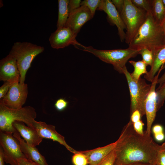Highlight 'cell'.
I'll use <instances>...</instances> for the list:
<instances>
[{"label": "cell", "mask_w": 165, "mask_h": 165, "mask_svg": "<svg viewBox=\"0 0 165 165\" xmlns=\"http://www.w3.org/2000/svg\"><path fill=\"white\" fill-rule=\"evenodd\" d=\"M115 163L128 165L137 163H156L159 145L152 138L137 133L130 120L124 127L116 141Z\"/></svg>", "instance_id": "cell-1"}, {"label": "cell", "mask_w": 165, "mask_h": 165, "mask_svg": "<svg viewBox=\"0 0 165 165\" xmlns=\"http://www.w3.org/2000/svg\"><path fill=\"white\" fill-rule=\"evenodd\" d=\"M128 44L129 47L140 50L146 48L154 52L165 45L164 33L160 24L154 19L151 12Z\"/></svg>", "instance_id": "cell-2"}, {"label": "cell", "mask_w": 165, "mask_h": 165, "mask_svg": "<svg viewBox=\"0 0 165 165\" xmlns=\"http://www.w3.org/2000/svg\"><path fill=\"white\" fill-rule=\"evenodd\" d=\"M36 115L35 108L31 106L12 109L6 106L0 101V130L12 134L17 132L12 125L15 121L22 122L28 127L35 129L33 123Z\"/></svg>", "instance_id": "cell-3"}, {"label": "cell", "mask_w": 165, "mask_h": 165, "mask_svg": "<svg viewBox=\"0 0 165 165\" xmlns=\"http://www.w3.org/2000/svg\"><path fill=\"white\" fill-rule=\"evenodd\" d=\"M44 50L43 46L28 42L14 43L9 53L16 60L20 75V83H24L26 75L35 57Z\"/></svg>", "instance_id": "cell-4"}, {"label": "cell", "mask_w": 165, "mask_h": 165, "mask_svg": "<svg viewBox=\"0 0 165 165\" xmlns=\"http://www.w3.org/2000/svg\"><path fill=\"white\" fill-rule=\"evenodd\" d=\"M82 48V50L92 53L105 63L112 64L114 69L120 73H123V70L128 61L136 57L140 50L129 47L125 49L107 50L96 49L90 46H84Z\"/></svg>", "instance_id": "cell-5"}, {"label": "cell", "mask_w": 165, "mask_h": 165, "mask_svg": "<svg viewBox=\"0 0 165 165\" xmlns=\"http://www.w3.org/2000/svg\"><path fill=\"white\" fill-rule=\"evenodd\" d=\"M147 13L144 10L135 6L131 0H124L120 15L126 27L125 41L128 45L145 22Z\"/></svg>", "instance_id": "cell-6"}, {"label": "cell", "mask_w": 165, "mask_h": 165, "mask_svg": "<svg viewBox=\"0 0 165 165\" xmlns=\"http://www.w3.org/2000/svg\"><path fill=\"white\" fill-rule=\"evenodd\" d=\"M126 78L130 97V114L136 110H138L141 116L145 115V101L150 90L151 85L141 77L136 81L131 77L126 67L123 70Z\"/></svg>", "instance_id": "cell-7"}, {"label": "cell", "mask_w": 165, "mask_h": 165, "mask_svg": "<svg viewBox=\"0 0 165 165\" xmlns=\"http://www.w3.org/2000/svg\"><path fill=\"white\" fill-rule=\"evenodd\" d=\"M12 134L0 130V145L3 151L5 162L17 165L18 160L27 158L21 150L18 141Z\"/></svg>", "instance_id": "cell-8"}, {"label": "cell", "mask_w": 165, "mask_h": 165, "mask_svg": "<svg viewBox=\"0 0 165 165\" xmlns=\"http://www.w3.org/2000/svg\"><path fill=\"white\" fill-rule=\"evenodd\" d=\"M28 94L27 84L16 82L12 84L8 92L0 101L9 108H20L25 103Z\"/></svg>", "instance_id": "cell-9"}, {"label": "cell", "mask_w": 165, "mask_h": 165, "mask_svg": "<svg viewBox=\"0 0 165 165\" xmlns=\"http://www.w3.org/2000/svg\"><path fill=\"white\" fill-rule=\"evenodd\" d=\"M164 67V65L161 67L151 82L150 90L145 101V108L147 123L146 130L144 132L149 136H150L152 125L158 111L156 86L160 74Z\"/></svg>", "instance_id": "cell-10"}, {"label": "cell", "mask_w": 165, "mask_h": 165, "mask_svg": "<svg viewBox=\"0 0 165 165\" xmlns=\"http://www.w3.org/2000/svg\"><path fill=\"white\" fill-rule=\"evenodd\" d=\"M76 37L71 29L65 26L57 28L51 34L49 41L51 47L54 49L64 48L71 45L76 47L77 46L83 47L84 46L76 40Z\"/></svg>", "instance_id": "cell-11"}, {"label": "cell", "mask_w": 165, "mask_h": 165, "mask_svg": "<svg viewBox=\"0 0 165 165\" xmlns=\"http://www.w3.org/2000/svg\"><path fill=\"white\" fill-rule=\"evenodd\" d=\"M97 9L104 11L106 13L110 22L116 26L121 41L123 42L125 40V33L124 30L126 29V26L119 13L112 3L111 0H101L100 3Z\"/></svg>", "instance_id": "cell-12"}, {"label": "cell", "mask_w": 165, "mask_h": 165, "mask_svg": "<svg viewBox=\"0 0 165 165\" xmlns=\"http://www.w3.org/2000/svg\"><path fill=\"white\" fill-rule=\"evenodd\" d=\"M20 75L16 60L10 54L0 62V80L13 83L19 82Z\"/></svg>", "instance_id": "cell-13"}, {"label": "cell", "mask_w": 165, "mask_h": 165, "mask_svg": "<svg viewBox=\"0 0 165 165\" xmlns=\"http://www.w3.org/2000/svg\"><path fill=\"white\" fill-rule=\"evenodd\" d=\"M93 17L88 8L82 5L69 13L65 26L69 27L77 36L83 25Z\"/></svg>", "instance_id": "cell-14"}, {"label": "cell", "mask_w": 165, "mask_h": 165, "mask_svg": "<svg viewBox=\"0 0 165 165\" xmlns=\"http://www.w3.org/2000/svg\"><path fill=\"white\" fill-rule=\"evenodd\" d=\"M33 126L39 135L43 138L51 139L59 142L74 154L78 152L66 143L64 137L57 131L54 126L47 124L44 122L35 121Z\"/></svg>", "instance_id": "cell-15"}, {"label": "cell", "mask_w": 165, "mask_h": 165, "mask_svg": "<svg viewBox=\"0 0 165 165\" xmlns=\"http://www.w3.org/2000/svg\"><path fill=\"white\" fill-rule=\"evenodd\" d=\"M12 125L30 146L35 147L42 141L43 138L39 135L35 129L26 126L24 123L15 121Z\"/></svg>", "instance_id": "cell-16"}, {"label": "cell", "mask_w": 165, "mask_h": 165, "mask_svg": "<svg viewBox=\"0 0 165 165\" xmlns=\"http://www.w3.org/2000/svg\"><path fill=\"white\" fill-rule=\"evenodd\" d=\"M13 135L18 141L21 150L27 159L39 165H49L45 157L40 153L35 147L29 145L24 139L21 138L18 132L14 133Z\"/></svg>", "instance_id": "cell-17"}, {"label": "cell", "mask_w": 165, "mask_h": 165, "mask_svg": "<svg viewBox=\"0 0 165 165\" xmlns=\"http://www.w3.org/2000/svg\"><path fill=\"white\" fill-rule=\"evenodd\" d=\"M116 141L105 146L80 151L86 157L89 165H97L115 148Z\"/></svg>", "instance_id": "cell-18"}, {"label": "cell", "mask_w": 165, "mask_h": 165, "mask_svg": "<svg viewBox=\"0 0 165 165\" xmlns=\"http://www.w3.org/2000/svg\"><path fill=\"white\" fill-rule=\"evenodd\" d=\"M153 62L150 69L147 74L144 75L145 78L151 82L152 81L156 74L161 67L165 64V45L153 52Z\"/></svg>", "instance_id": "cell-19"}, {"label": "cell", "mask_w": 165, "mask_h": 165, "mask_svg": "<svg viewBox=\"0 0 165 165\" xmlns=\"http://www.w3.org/2000/svg\"><path fill=\"white\" fill-rule=\"evenodd\" d=\"M69 0H58V12L57 28L65 26L69 15Z\"/></svg>", "instance_id": "cell-20"}, {"label": "cell", "mask_w": 165, "mask_h": 165, "mask_svg": "<svg viewBox=\"0 0 165 165\" xmlns=\"http://www.w3.org/2000/svg\"><path fill=\"white\" fill-rule=\"evenodd\" d=\"M151 12L155 21L160 25L165 17V9L162 0H152Z\"/></svg>", "instance_id": "cell-21"}, {"label": "cell", "mask_w": 165, "mask_h": 165, "mask_svg": "<svg viewBox=\"0 0 165 165\" xmlns=\"http://www.w3.org/2000/svg\"><path fill=\"white\" fill-rule=\"evenodd\" d=\"M129 62L134 68V70L132 73H130V75L135 81H138L142 74H147L148 72L146 67L147 65L142 60L137 61H130Z\"/></svg>", "instance_id": "cell-22"}, {"label": "cell", "mask_w": 165, "mask_h": 165, "mask_svg": "<svg viewBox=\"0 0 165 165\" xmlns=\"http://www.w3.org/2000/svg\"><path fill=\"white\" fill-rule=\"evenodd\" d=\"M158 110L163 105L165 100V80L156 90Z\"/></svg>", "instance_id": "cell-23"}, {"label": "cell", "mask_w": 165, "mask_h": 165, "mask_svg": "<svg viewBox=\"0 0 165 165\" xmlns=\"http://www.w3.org/2000/svg\"><path fill=\"white\" fill-rule=\"evenodd\" d=\"M139 54H140L143 61L147 65L152 66L153 54V52L146 48H143L140 50Z\"/></svg>", "instance_id": "cell-24"}, {"label": "cell", "mask_w": 165, "mask_h": 165, "mask_svg": "<svg viewBox=\"0 0 165 165\" xmlns=\"http://www.w3.org/2000/svg\"><path fill=\"white\" fill-rule=\"evenodd\" d=\"M133 4L137 7L147 12H151L152 0H131Z\"/></svg>", "instance_id": "cell-25"}, {"label": "cell", "mask_w": 165, "mask_h": 165, "mask_svg": "<svg viewBox=\"0 0 165 165\" xmlns=\"http://www.w3.org/2000/svg\"><path fill=\"white\" fill-rule=\"evenodd\" d=\"M72 161L74 165H87L88 164L86 157L80 151L74 154Z\"/></svg>", "instance_id": "cell-26"}, {"label": "cell", "mask_w": 165, "mask_h": 165, "mask_svg": "<svg viewBox=\"0 0 165 165\" xmlns=\"http://www.w3.org/2000/svg\"><path fill=\"white\" fill-rule=\"evenodd\" d=\"M100 2L101 0H85L82 1L81 5H84L87 7L93 17Z\"/></svg>", "instance_id": "cell-27"}, {"label": "cell", "mask_w": 165, "mask_h": 165, "mask_svg": "<svg viewBox=\"0 0 165 165\" xmlns=\"http://www.w3.org/2000/svg\"><path fill=\"white\" fill-rule=\"evenodd\" d=\"M156 164V165H165V142L160 145L157 154Z\"/></svg>", "instance_id": "cell-28"}, {"label": "cell", "mask_w": 165, "mask_h": 165, "mask_svg": "<svg viewBox=\"0 0 165 165\" xmlns=\"http://www.w3.org/2000/svg\"><path fill=\"white\" fill-rule=\"evenodd\" d=\"M116 157V153L114 149L97 165H114Z\"/></svg>", "instance_id": "cell-29"}, {"label": "cell", "mask_w": 165, "mask_h": 165, "mask_svg": "<svg viewBox=\"0 0 165 165\" xmlns=\"http://www.w3.org/2000/svg\"><path fill=\"white\" fill-rule=\"evenodd\" d=\"M68 103V102L64 99L60 98L56 101L54 104V106L57 111H62L67 107Z\"/></svg>", "instance_id": "cell-30"}, {"label": "cell", "mask_w": 165, "mask_h": 165, "mask_svg": "<svg viewBox=\"0 0 165 165\" xmlns=\"http://www.w3.org/2000/svg\"><path fill=\"white\" fill-rule=\"evenodd\" d=\"M14 83L9 81L5 82L0 87V100H2L8 92L9 88Z\"/></svg>", "instance_id": "cell-31"}, {"label": "cell", "mask_w": 165, "mask_h": 165, "mask_svg": "<svg viewBox=\"0 0 165 165\" xmlns=\"http://www.w3.org/2000/svg\"><path fill=\"white\" fill-rule=\"evenodd\" d=\"M82 1L80 0H70L68 4L69 13L77 9L81 6Z\"/></svg>", "instance_id": "cell-32"}, {"label": "cell", "mask_w": 165, "mask_h": 165, "mask_svg": "<svg viewBox=\"0 0 165 165\" xmlns=\"http://www.w3.org/2000/svg\"><path fill=\"white\" fill-rule=\"evenodd\" d=\"M144 124L141 120L133 123V127L134 130L138 134L143 135L144 134L143 131V126Z\"/></svg>", "instance_id": "cell-33"}, {"label": "cell", "mask_w": 165, "mask_h": 165, "mask_svg": "<svg viewBox=\"0 0 165 165\" xmlns=\"http://www.w3.org/2000/svg\"><path fill=\"white\" fill-rule=\"evenodd\" d=\"M111 1L120 14L123 7L124 0H112Z\"/></svg>", "instance_id": "cell-34"}, {"label": "cell", "mask_w": 165, "mask_h": 165, "mask_svg": "<svg viewBox=\"0 0 165 165\" xmlns=\"http://www.w3.org/2000/svg\"><path fill=\"white\" fill-rule=\"evenodd\" d=\"M17 165H39L35 162L27 158H22L17 160Z\"/></svg>", "instance_id": "cell-35"}, {"label": "cell", "mask_w": 165, "mask_h": 165, "mask_svg": "<svg viewBox=\"0 0 165 165\" xmlns=\"http://www.w3.org/2000/svg\"><path fill=\"white\" fill-rule=\"evenodd\" d=\"M130 120L132 123H136L140 120L141 117L139 111L138 110H136L133 112L131 114Z\"/></svg>", "instance_id": "cell-36"}, {"label": "cell", "mask_w": 165, "mask_h": 165, "mask_svg": "<svg viewBox=\"0 0 165 165\" xmlns=\"http://www.w3.org/2000/svg\"><path fill=\"white\" fill-rule=\"evenodd\" d=\"M152 130L154 134L163 132V127L159 124L154 125L152 128Z\"/></svg>", "instance_id": "cell-37"}, {"label": "cell", "mask_w": 165, "mask_h": 165, "mask_svg": "<svg viewBox=\"0 0 165 165\" xmlns=\"http://www.w3.org/2000/svg\"><path fill=\"white\" fill-rule=\"evenodd\" d=\"M156 140L159 141H163L165 138V135L163 132L154 134Z\"/></svg>", "instance_id": "cell-38"}, {"label": "cell", "mask_w": 165, "mask_h": 165, "mask_svg": "<svg viewBox=\"0 0 165 165\" xmlns=\"http://www.w3.org/2000/svg\"><path fill=\"white\" fill-rule=\"evenodd\" d=\"M5 162L3 151L2 147H0V165H4Z\"/></svg>", "instance_id": "cell-39"}, {"label": "cell", "mask_w": 165, "mask_h": 165, "mask_svg": "<svg viewBox=\"0 0 165 165\" xmlns=\"http://www.w3.org/2000/svg\"><path fill=\"white\" fill-rule=\"evenodd\" d=\"M165 80V72L159 78H158L157 82V84H159V85L158 87H160L162 84L163 83V82Z\"/></svg>", "instance_id": "cell-40"}, {"label": "cell", "mask_w": 165, "mask_h": 165, "mask_svg": "<svg viewBox=\"0 0 165 165\" xmlns=\"http://www.w3.org/2000/svg\"><path fill=\"white\" fill-rule=\"evenodd\" d=\"M128 165H156V163H137Z\"/></svg>", "instance_id": "cell-41"}, {"label": "cell", "mask_w": 165, "mask_h": 165, "mask_svg": "<svg viewBox=\"0 0 165 165\" xmlns=\"http://www.w3.org/2000/svg\"><path fill=\"white\" fill-rule=\"evenodd\" d=\"M160 25L164 32L165 36V17L162 22L161 23Z\"/></svg>", "instance_id": "cell-42"}, {"label": "cell", "mask_w": 165, "mask_h": 165, "mask_svg": "<svg viewBox=\"0 0 165 165\" xmlns=\"http://www.w3.org/2000/svg\"><path fill=\"white\" fill-rule=\"evenodd\" d=\"M162 1L165 9V0H162Z\"/></svg>", "instance_id": "cell-43"}, {"label": "cell", "mask_w": 165, "mask_h": 165, "mask_svg": "<svg viewBox=\"0 0 165 165\" xmlns=\"http://www.w3.org/2000/svg\"><path fill=\"white\" fill-rule=\"evenodd\" d=\"M114 165H118V164H116L115 163H114Z\"/></svg>", "instance_id": "cell-44"}]
</instances>
